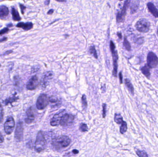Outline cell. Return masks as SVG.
Returning <instances> with one entry per match:
<instances>
[{"label": "cell", "instance_id": "6da1fadb", "mask_svg": "<svg viewBox=\"0 0 158 157\" xmlns=\"http://www.w3.org/2000/svg\"><path fill=\"white\" fill-rule=\"evenodd\" d=\"M71 143V140L66 136H61L53 139L52 144L56 149L67 148Z\"/></svg>", "mask_w": 158, "mask_h": 157}, {"label": "cell", "instance_id": "7a4b0ae2", "mask_svg": "<svg viewBox=\"0 0 158 157\" xmlns=\"http://www.w3.org/2000/svg\"><path fill=\"white\" fill-rule=\"evenodd\" d=\"M46 145V141L44 134L42 131L37 133L35 144V150L37 152H41L44 150Z\"/></svg>", "mask_w": 158, "mask_h": 157}, {"label": "cell", "instance_id": "3957f363", "mask_svg": "<svg viewBox=\"0 0 158 157\" xmlns=\"http://www.w3.org/2000/svg\"><path fill=\"white\" fill-rule=\"evenodd\" d=\"M110 47L111 51L112 52V56L113 59V70L112 72V75L115 77H117V61L118 59V56L117 52L116 50V46L114 44V42L112 41H110Z\"/></svg>", "mask_w": 158, "mask_h": 157}, {"label": "cell", "instance_id": "277c9868", "mask_svg": "<svg viewBox=\"0 0 158 157\" xmlns=\"http://www.w3.org/2000/svg\"><path fill=\"white\" fill-rule=\"evenodd\" d=\"M135 27L140 32H147L150 29V23L146 19L142 18L137 21Z\"/></svg>", "mask_w": 158, "mask_h": 157}, {"label": "cell", "instance_id": "5b68a950", "mask_svg": "<svg viewBox=\"0 0 158 157\" xmlns=\"http://www.w3.org/2000/svg\"><path fill=\"white\" fill-rule=\"evenodd\" d=\"M50 102L49 97L47 95L43 94L40 95L36 102V107L38 110H43L46 107Z\"/></svg>", "mask_w": 158, "mask_h": 157}, {"label": "cell", "instance_id": "8992f818", "mask_svg": "<svg viewBox=\"0 0 158 157\" xmlns=\"http://www.w3.org/2000/svg\"><path fill=\"white\" fill-rule=\"evenodd\" d=\"M130 1H126L124 2L123 7L121 9L120 11L117 12L116 15V21L117 23L123 22L125 19L126 11L128 9V7L130 4Z\"/></svg>", "mask_w": 158, "mask_h": 157}, {"label": "cell", "instance_id": "52a82bcc", "mask_svg": "<svg viewBox=\"0 0 158 157\" xmlns=\"http://www.w3.org/2000/svg\"><path fill=\"white\" fill-rule=\"evenodd\" d=\"M158 64V58L155 54L152 52H150L147 57V65L149 68H154Z\"/></svg>", "mask_w": 158, "mask_h": 157}, {"label": "cell", "instance_id": "ba28073f", "mask_svg": "<svg viewBox=\"0 0 158 157\" xmlns=\"http://www.w3.org/2000/svg\"><path fill=\"white\" fill-rule=\"evenodd\" d=\"M14 126L15 122L13 118L11 116L8 117L4 124L5 133L7 134H11L14 129Z\"/></svg>", "mask_w": 158, "mask_h": 157}, {"label": "cell", "instance_id": "9c48e42d", "mask_svg": "<svg viewBox=\"0 0 158 157\" xmlns=\"http://www.w3.org/2000/svg\"><path fill=\"white\" fill-rule=\"evenodd\" d=\"M23 122H19L17 125L15 131V138L17 141H21L23 139Z\"/></svg>", "mask_w": 158, "mask_h": 157}, {"label": "cell", "instance_id": "30bf717a", "mask_svg": "<svg viewBox=\"0 0 158 157\" xmlns=\"http://www.w3.org/2000/svg\"><path fill=\"white\" fill-rule=\"evenodd\" d=\"M38 85V78L36 75L33 76L31 78L26 85V88L28 90H33L35 89Z\"/></svg>", "mask_w": 158, "mask_h": 157}, {"label": "cell", "instance_id": "8fae6325", "mask_svg": "<svg viewBox=\"0 0 158 157\" xmlns=\"http://www.w3.org/2000/svg\"><path fill=\"white\" fill-rule=\"evenodd\" d=\"M74 117L72 114L66 113L63 115L60 122V125L62 126H66L71 124L74 120Z\"/></svg>", "mask_w": 158, "mask_h": 157}, {"label": "cell", "instance_id": "7c38bea8", "mask_svg": "<svg viewBox=\"0 0 158 157\" xmlns=\"http://www.w3.org/2000/svg\"><path fill=\"white\" fill-rule=\"evenodd\" d=\"M35 111L33 107H30L26 112L27 118H25V122L27 124H30L33 122L35 119Z\"/></svg>", "mask_w": 158, "mask_h": 157}, {"label": "cell", "instance_id": "4fadbf2b", "mask_svg": "<svg viewBox=\"0 0 158 157\" xmlns=\"http://www.w3.org/2000/svg\"><path fill=\"white\" fill-rule=\"evenodd\" d=\"M65 110H63L62 111L59 112L58 113H56L53 117L51 119V125L52 126H56L60 125V122L63 115H64V113Z\"/></svg>", "mask_w": 158, "mask_h": 157}, {"label": "cell", "instance_id": "5bb4252c", "mask_svg": "<svg viewBox=\"0 0 158 157\" xmlns=\"http://www.w3.org/2000/svg\"><path fill=\"white\" fill-rule=\"evenodd\" d=\"M53 75V72L51 71L47 72L44 75L42 81V86L43 88H46L48 85L50 81L51 80Z\"/></svg>", "mask_w": 158, "mask_h": 157}, {"label": "cell", "instance_id": "9a60e30c", "mask_svg": "<svg viewBox=\"0 0 158 157\" xmlns=\"http://www.w3.org/2000/svg\"><path fill=\"white\" fill-rule=\"evenodd\" d=\"M147 7L149 11L153 15L155 18H158V10L157 8L152 3H149L147 4Z\"/></svg>", "mask_w": 158, "mask_h": 157}, {"label": "cell", "instance_id": "2e32d148", "mask_svg": "<svg viewBox=\"0 0 158 157\" xmlns=\"http://www.w3.org/2000/svg\"><path fill=\"white\" fill-rule=\"evenodd\" d=\"M33 24L32 22H26L19 23L16 25L17 27L22 28L24 30H30L33 28Z\"/></svg>", "mask_w": 158, "mask_h": 157}, {"label": "cell", "instance_id": "e0dca14e", "mask_svg": "<svg viewBox=\"0 0 158 157\" xmlns=\"http://www.w3.org/2000/svg\"><path fill=\"white\" fill-rule=\"evenodd\" d=\"M9 14L8 8L5 6H0V18H5Z\"/></svg>", "mask_w": 158, "mask_h": 157}, {"label": "cell", "instance_id": "ac0fdd59", "mask_svg": "<svg viewBox=\"0 0 158 157\" xmlns=\"http://www.w3.org/2000/svg\"><path fill=\"white\" fill-rule=\"evenodd\" d=\"M12 17L13 20L15 21H20L21 20V17L19 15V12L14 7H12L11 9Z\"/></svg>", "mask_w": 158, "mask_h": 157}, {"label": "cell", "instance_id": "d6986e66", "mask_svg": "<svg viewBox=\"0 0 158 157\" xmlns=\"http://www.w3.org/2000/svg\"><path fill=\"white\" fill-rule=\"evenodd\" d=\"M139 6V1H133L131 6L130 10L131 14H133L137 12V9Z\"/></svg>", "mask_w": 158, "mask_h": 157}, {"label": "cell", "instance_id": "ffe728a7", "mask_svg": "<svg viewBox=\"0 0 158 157\" xmlns=\"http://www.w3.org/2000/svg\"><path fill=\"white\" fill-rule=\"evenodd\" d=\"M141 71L142 73L144 74L145 76H146L147 78H149L150 76V69L149 67L147 65H146L142 67L141 68Z\"/></svg>", "mask_w": 158, "mask_h": 157}, {"label": "cell", "instance_id": "44dd1931", "mask_svg": "<svg viewBox=\"0 0 158 157\" xmlns=\"http://www.w3.org/2000/svg\"><path fill=\"white\" fill-rule=\"evenodd\" d=\"M124 82L126 87L128 88V89L130 91L132 95L134 94V90L132 85V84L130 82V81L129 79H125L124 80Z\"/></svg>", "mask_w": 158, "mask_h": 157}, {"label": "cell", "instance_id": "7402d4cb", "mask_svg": "<svg viewBox=\"0 0 158 157\" xmlns=\"http://www.w3.org/2000/svg\"><path fill=\"white\" fill-rule=\"evenodd\" d=\"M114 120L117 124H121L123 122V117L120 113H116L115 114Z\"/></svg>", "mask_w": 158, "mask_h": 157}, {"label": "cell", "instance_id": "603a6c76", "mask_svg": "<svg viewBox=\"0 0 158 157\" xmlns=\"http://www.w3.org/2000/svg\"><path fill=\"white\" fill-rule=\"evenodd\" d=\"M16 94H15V95H14L12 97H10L8 99H6L5 101V105H7L9 103H12L16 101L17 99H19V98L16 96Z\"/></svg>", "mask_w": 158, "mask_h": 157}, {"label": "cell", "instance_id": "cb8c5ba5", "mask_svg": "<svg viewBox=\"0 0 158 157\" xmlns=\"http://www.w3.org/2000/svg\"><path fill=\"white\" fill-rule=\"evenodd\" d=\"M123 45L127 50L130 51L131 50V46H130V43L128 41L126 36H125L124 38Z\"/></svg>", "mask_w": 158, "mask_h": 157}, {"label": "cell", "instance_id": "d4e9b609", "mask_svg": "<svg viewBox=\"0 0 158 157\" xmlns=\"http://www.w3.org/2000/svg\"><path fill=\"white\" fill-rule=\"evenodd\" d=\"M127 123L125 121H123V123L122 124L121 127H120V133L122 134H123L125 133L126 131H127Z\"/></svg>", "mask_w": 158, "mask_h": 157}, {"label": "cell", "instance_id": "484cf974", "mask_svg": "<svg viewBox=\"0 0 158 157\" xmlns=\"http://www.w3.org/2000/svg\"><path fill=\"white\" fill-rule=\"evenodd\" d=\"M82 108L83 109L85 110L86 109L87 106V103L86 100V95H82Z\"/></svg>", "mask_w": 158, "mask_h": 157}, {"label": "cell", "instance_id": "4316f807", "mask_svg": "<svg viewBox=\"0 0 158 157\" xmlns=\"http://www.w3.org/2000/svg\"><path fill=\"white\" fill-rule=\"evenodd\" d=\"M89 51H90V53L91 54H93V56H94V58L96 59H98V55H97V52H96V50L95 47L94 46L90 47V48L89 49Z\"/></svg>", "mask_w": 158, "mask_h": 157}, {"label": "cell", "instance_id": "83f0119b", "mask_svg": "<svg viewBox=\"0 0 158 157\" xmlns=\"http://www.w3.org/2000/svg\"><path fill=\"white\" fill-rule=\"evenodd\" d=\"M136 153L139 157H148L147 153L143 151L137 150L136 151Z\"/></svg>", "mask_w": 158, "mask_h": 157}, {"label": "cell", "instance_id": "f1b7e54d", "mask_svg": "<svg viewBox=\"0 0 158 157\" xmlns=\"http://www.w3.org/2000/svg\"><path fill=\"white\" fill-rule=\"evenodd\" d=\"M3 116H4V113H3V109L2 104L0 103V123L2 122L3 119Z\"/></svg>", "mask_w": 158, "mask_h": 157}, {"label": "cell", "instance_id": "f546056e", "mask_svg": "<svg viewBox=\"0 0 158 157\" xmlns=\"http://www.w3.org/2000/svg\"><path fill=\"white\" fill-rule=\"evenodd\" d=\"M80 129L82 132L87 131L88 130V128H87V125L85 124H82L80 126Z\"/></svg>", "mask_w": 158, "mask_h": 157}, {"label": "cell", "instance_id": "4dcf8cb0", "mask_svg": "<svg viewBox=\"0 0 158 157\" xmlns=\"http://www.w3.org/2000/svg\"><path fill=\"white\" fill-rule=\"evenodd\" d=\"M103 113L102 115L103 118H105L106 117V104H103Z\"/></svg>", "mask_w": 158, "mask_h": 157}, {"label": "cell", "instance_id": "1f68e13d", "mask_svg": "<svg viewBox=\"0 0 158 157\" xmlns=\"http://www.w3.org/2000/svg\"><path fill=\"white\" fill-rule=\"evenodd\" d=\"M49 99H50V102L52 103H55L58 102L57 98H56V97H54V96H51L50 98H49Z\"/></svg>", "mask_w": 158, "mask_h": 157}, {"label": "cell", "instance_id": "d6a6232c", "mask_svg": "<svg viewBox=\"0 0 158 157\" xmlns=\"http://www.w3.org/2000/svg\"><path fill=\"white\" fill-rule=\"evenodd\" d=\"M8 31H9L8 28H4L2 30H0V36L4 34L5 33L7 32Z\"/></svg>", "mask_w": 158, "mask_h": 157}, {"label": "cell", "instance_id": "836d02e7", "mask_svg": "<svg viewBox=\"0 0 158 157\" xmlns=\"http://www.w3.org/2000/svg\"><path fill=\"white\" fill-rule=\"evenodd\" d=\"M19 6H20L21 9V13L23 14H24V11L26 9V7L23 4H20Z\"/></svg>", "mask_w": 158, "mask_h": 157}, {"label": "cell", "instance_id": "e575fe53", "mask_svg": "<svg viewBox=\"0 0 158 157\" xmlns=\"http://www.w3.org/2000/svg\"><path fill=\"white\" fill-rule=\"evenodd\" d=\"M119 80H120V84H122L123 83V75H122V72H120L119 74Z\"/></svg>", "mask_w": 158, "mask_h": 157}, {"label": "cell", "instance_id": "d590c367", "mask_svg": "<svg viewBox=\"0 0 158 157\" xmlns=\"http://www.w3.org/2000/svg\"><path fill=\"white\" fill-rule=\"evenodd\" d=\"M4 137L3 136L2 134L0 133V143H3L4 141Z\"/></svg>", "mask_w": 158, "mask_h": 157}, {"label": "cell", "instance_id": "8d00e7d4", "mask_svg": "<svg viewBox=\"0 0 158 157\" xmlns=\"http://www.w3.org/2000/svg\"><path fill=\"white\" fill-rule=\"evenodd\" d=\"M7 37H3L2 38H1V39H0V42H5L6 41H7Z\"/></svg>", "mask_w": 158, "mask_h": 157}, {"label": "cell", "instance_id": "74e56055", "mask_svg": "<svg viewBox=\"0 0 158 157\" xmlns=\"http://www.w3.org/2000/svg\"><path fill=\"white\" fill-rule=\"evenodd\" d=\"M101 89L102 90L103 93H105V84H104V86L101 87Z\"/></svg>", "mask_w": 158, "mask_h": 157}, {"label": "cell", "instance_id": "f35d334b", "mask_svg": "<svg viewBox=\"0 0 158 157\" xmlns=\"http://www.w3.org/2000/svg\"><path fill=\"white\" fill-rule=\"evenodd\" d=\"M117 35L118 36L119 38L121 40L122 39V33L121 32H117Z\"/></svg>", "mask_w": 158, "mask_h": 157}, {"label": "cell", "instance_id": "ab89813d", "mask_svg": "<svg viewBox=\"0 0 158 157\" xmlns=\"http://www.w3.org/2000/svg\"><path fill=\"white\" fill-rule=\"evenodd\" d=\"M72 152H73L74 154H78V153H79V151L77 150V149H74V150H73L72 151Z\"/></svg>", "mask_w": 158, "mask_h": 157}, {"label": "cell", "instance_id": "60d3db41", "mask_svg": "<svg viewBox=\"0 0 158 157\" xmlns=\"http://www.w3.org/2000/svg\"><path fill=\"white\" fill-rule=\"evenodd\" d=\"M54 12V10L53 9H51L49 10L48 12V14H50V15H51V14H53V13Z\"/></svg>", "mask_w": 158, "mask_h": 157}, {"label": "cell", "instance_id": "b9f144b4", "mask_svg": "<svg viewBox=\"0 0 158 157\" xmlns=\"http://www.w3.org/2000/svg\"><path fill=\"white\" fill-rule=\"evenodd\" d=\"M12 52L13 51L12 50H9V51H7V52H6V53H5V55L6 54H9L10 53H12Z\"/></svg>", "mask_w": 158, "mask_h": 157}, {"label": "cell", "instance_id": "7bdbcfd3", "mask_svg": "<svg viewBox=\"0 0 158 157\" xmlns=\"http://www.w3.org/2000/svg\"><path fill=\"white\" fill-rule=\"evenodd\" d=\"M50 3V1H46L45 2V4L46 5H49Z\"/></svg>", "mask_w": 158, "mask_h": 157}, {"label": "cell", "instance_id": "ee69618b", "mask_svg": "<svg viewBox=\"0 0 158 157\" xmlns=\"http://www.w3.org/2000/svg\"><path fill=\"white\" fill-rule=\"evenodd\" d=\"M57 2H66V1H58V0H57Z\"/></svg>", "mask_w": 158, "mask_h": 157}, {"label": "cell", "instance_id": "f6af8a7d", "mask_svg": "<svg viewBox=\"0 0 158 157\" xmlns=\"http://www.w3.org/2000/svg\"><path fill=\"white\" fill-rule=\"evenodd\" d=\"M157 34H158V29H157Z\"/></svg>", "mask_w": 158, "mask_h": 157}]
</instances>
